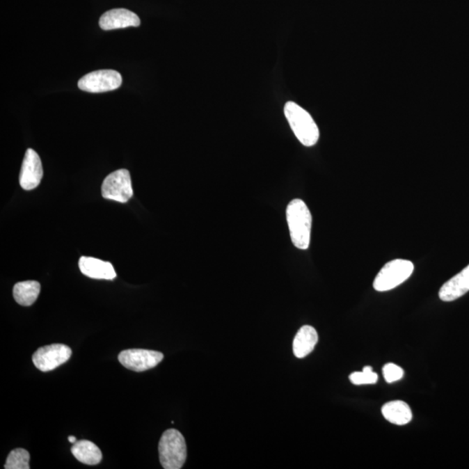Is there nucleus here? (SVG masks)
Segmentation results:
<instances>
[{
  "label": "nucleus",
  "mask_w": 469,
  "mask_h": 469,
  "mask_svg": "<svg viewBox=\"0 0 469 469\" xmlns=\"http://www.w3.org/2000/svg\"><path fill=\"white\" fill-rule=\"evenodd\" d=\"M286 219L294 246L299 250H308L310 244L312 215L302 199H293L287 206Z\"/></svg>",
  "instance_id": "obj_1"
},
{
  "label": "nucleus",
  "mask_w": 469,
  "mask_h": 469,
  "mask_svg": "<svg viewBox=\"0 0 469 469\" xmlns=\"http://www.w3.org/2000/svg\"><path fill=\"white\" fill-rule=\"evenodd\" d=\"M285 114L294 134L302 145L306 147L316 145L319 140V129L306 110L289 101L285 104Z\"/></svg>",
  "instance_id": "obj_2"
},
{
  "label": "nucleus",
  "mask_w": 469,
  "mask_h": 469,
  "mask_svg": "<svg viewBox=\"0 0 469 469\" xmlns=\"http://www.w3.org/2000/svg\"><path fill=\"white\" fill-rule=\"evenodd\" d=\"M161 465L166 469L183 468L187 457L184 437L177 429H168L161 437L159 445Z\"/></svg>",
  "instance_id": "obj_3"
},
{
  "label": "nucleus",
  "mask_w": 469,
  "mask_h": 469,
  "mask_svg": "<svg viewBox=\"0 0 469 469\" xmlns=\"http://www.w3.org/2000/svg\"><path fill=\"white\" fill-rule=\"evenodd\" d=\"M413 262L405 259H395L381 269L373 283L376 292H385L397 288L411 278L414 272Z\"/></svg>",
  "instance_id": "obj_4"
},
{
  "label": "nucleus",
  "mask_w": 469,
  "mask_h": 469,
  "mask_svg": "<svg viewBox=\"0 0 469 469\" xmlns=\"http://www.w3.org/2000/svg\"><path fill=\"white\" fill-rule=\"evenodd\" d=\"M122 82L120 73L113 70H100L84 76L78 86L84 92L102 93L119 88Z\"/></svg>",
  "instance_id": "obj_5"
},
{
  "label": "nucleus",
  "mask_w": 469,
  "mask_h": 469,
  "mask_svg": "<svg viewBox=\"0 0 469 469\" xmlns=\"http://www.w3.org/2000/svg\"><path fill=\"white\" fill-rule=\"evenodd\" d=\"M104 198L119 202H127L132 198L131 175L127 170L121 169L108 175L102 184Z\"/></svg>",
  "instance_id": "obj_6"
},
{
  "label": "nucleus",
  "mask_w": 469,
  "mask_h": 469,
  "mask_svg": "<svg viewBox=\"0 0 469 469\" xmlns=\"http://www.w3.org/2000/svg\"><path fill=\"white\" fill-rule=\"evenodd\" d=\"M163 359V353L142 349H126L118 355L119 363L126 369L136 372L153 369Z\"/></svg>",
  "instance_id": "obj_7"
},
{
  "label": "nucleus",
  "mask_w": 469,
  "mask_h": 469,
  "mask_svg": "<svg viewBox=\"0 0 469 469\" xmlns=\"http://www.w3.org/2000/svg\"><path fill=\"white\" fill-rule=\"evenodd\" d=\"M72 349L65 344H51L38 349L33 353V362L37 369L48 372L71 358Z\"/></svg>",
  "instance_id": "obj_8"
},
{
  "label": "nucleus",
  "mask_w": 469,
  "mask_h": 469,
  "mask_svg": "<svg viewBox=\"0 0 469 469\" xmlns=\"http://www.w3.org/2000/svg\"><path fill=\"white\" fill-rule=\"evenodd\" d=\"M43 177V167L40 156L33 149H28L21 168L19 183L26 191H31L40 185Z\"/></svg>",
  "instance_id": "obj_9"
},
{
  "label": "nucleus",
  "mask_w": 469,
  "mask_h": 469,
  "mask_svg": "<svg viewBox=\"0 0 469 469\" xmlns=\"http://www.w3.org/2000/svg\"><path fill=\"white\" fill-rule=\"evenodd\" d=\"M140 19L136 13L126 9H113L101 16L100 26L104 31L122 29L129 26L138 27Z\"/></svg>",
  "instance_id": "obj_10"
},
{
  "label": "nucleus",
  "mask_w": 469,
  "mask_h": 469,
  "mask_svg": "<svg viewBox=\"0 0 469 469\" xmlns=\"http://www.w3.org/2000/svg\"><path fill=\"white\" fill-rule=\"evenodd\" d=\"M469 292V264L463 271L444 283L439 292L443 302H453Z\"/></svg>",
  "instance_id": "obj_11"
},
{
  "label": "nucleus",
  "mask_w": 469,
  "mask_h": 469,
  "mask_svg": "<svg viewBox=\"0 0 469 469\" xmlns=\"http://www.w3.org/2000/svg\"><path fill=\"white\" fill-rule=\"evenodd\" d=\"M79 265L80 271L90 278L113 280L117 276L113 264L109 262L82 257L79 259Z\"/></svg>",
  "instance_id": "obj_12"
},
{
  "label": "nucleus",
  "mask_w": 469,
  "mask_h": 469,
  "mask_svg": "<svg viewBox=\"0 0 469 469\" xmlns=\"http://www.w3.org/2000/svg\"><path fill=\"white\" fill-rule=\"evenodd\" d=\"M318 342V334L316 330L310 325L300 328L293 342V352L297 358L310 355L314 351Z\"/></svg>",
  "instance_id": "obj_13"
},
{
  "label": "nucleus",
  "mask_w": 469,
  "mask_h": 469,
  "mask_svg": "<svg viewBox=\"0 0 469 469\" xmlns=\"http://www.w3.org/2000/svg\"><path fill=\"white\" fill-rule=\"evenodd\" d=\"M72 453L80 463L90 466L100 464L103 458L100 447L87 440H79L73 444Z\"/></svg>",
  "instance_id": "obj_14"
},
{
  "label": "nucleus",
  "mask_w": 469,
  "mask_h": 469,
  "mask_svg": "<svg viewBox=\"0 0 469 469\" xmlns=\"http://www.w3.org/2000/svg\"><path fill=\"white\" fill-rule=\"evenodd\" d=\"M381 413L387 421L399 426L408 424L413 418L411 408L402 401L387 402L381 408Z\"/></svg>",
  "instance_id": "obj_15"
},
{
  "label": "nucleus",
  "mask_w": 469,
  "mask_h": 469,
  "mask_svg": "<svg viewBox=\"0 0 469 469\" xmlns=\"http://www.w3.org/2000/svg\"><path fill=\"white\" fill-rule=\"evenodd\" d=\"M40 293V283L26 281L16 283L13 288V297L22 306H31L36 302Z\"/></svg>",
  "instance_id": "obj_16"
},
{
  "label": "nucleus",
  "mask_w": 469,
  "mask_h": 469,
  "mask_svg": "<svg viewBox=\"0 0 469 469\" xmlns=\"http://www.w3.org/2000/svg\"><path fill=\"white\" fill-rule=\"evenodd\" d=\"M30 454L24 449H16L12 451L7 457L6 469H30Z\"/></svg>",
  "instance_id": "obj_17"
},
{
  "label": "nucleus",
  "mask_w": 469,
  "mask_h": 469,
  "mask_svg": "<svg viewBox=\"0 0 469 469\" xmlns=\"http://www.w3.org/2000/svg\"><path fill=\"white\" fill-rule=\"evenodd\" d=\"M349 380L355 385L374 384L376 383L378 376L374 373L372 367H364L362 372H353L349 376Z\"/></svg>",
  "instance_id": "obj_18"
},
{
  "label": "nucleus",
  "mask_w": 469,
  "mask_h": 469,
  "mask_svg": "<svg viewBox=\"0 0 469 469\" xmlns=\"http://www.w3.org/2000/svg\"><path fill=\"white\" fill-rule=\"evenodd\" d=\"M383 373L387 383H392L401 380L404 377V371L397 364L388 363L383 367Z\"/></svg>",
  "instance_id": "obj_19"
},
{
  "label": "nucleus",
  "mask_w": 469,
  "mask_h": 469,
  "mask_svg": "<svg viewBox=\"0 0 469 469\" xmlns=\"http://www.w3.org/2000/svg\"><path fill=\"white\" fill-rule=\"evenodd\" d=\"M68 440L71 443H76V437L74 436H69L68 437Z\"/></svg>",
  "instance_id": "obj_20"
}]
</instances>
